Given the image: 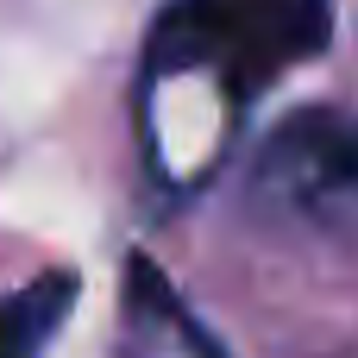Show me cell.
Here are the masks:
<instances>
[{
	"label": "cell",
	"mask_w": 358,
	"mask_h": 358,
	"mask_svg": "<svg viewBox=\"0 0 358 358\" xmlns=\"http://www.w3.org/2000/svg\"><path fill=\"white\" fill-rule=\"evenodd\" d=\"M327 38H334L327 0H170L145 31L138 120L170 113L182 94L195 101V120L151 182L170 195L201 189L227 164L252 101L289 69L315 63Z\"/></svg>",
	"instance_id": "cell-1"
},
{
	"label": "cell",
	"mask_w": 358,
	"mask_h": 358,
	"mask_svg": "<svg viewBox=\"0 0 358 358\" xmlns=\"http://www.w3.org/2000/svg\"><path fill=\"white\" fill-rule=\"evenodd\" d=\"M258 195L327 227L358 214V120L327 107L283 120L258 157Z\"/></svg>",
	"instance_id": "cell-2"
},
{
	"label": "cell",
	"mask_w": 358,
	"mask_h": 358,
	"mask_svg": "<svg viewBox=\"0 0 358 358\" xmlns=\"http://www.w3.org/2000/svg\"><path fill=\"white\" fill-rule=\"evenodd\" d=\"M120 358H227V346L182 308L170 277L132 252L120 283Z\"/></svg>",
	"instance_id": "cell-3"
},
{
	"label": "cell",
	"mask_w": 358,
	"mask_h": 358,
	"mask_svg": "<svg viewBox=\"0 0 358 358\" xmlns=\"http://www.w3.org/2000/svg\"><path fill=\"white\" fill-rule=\"evenodd\" d=\"M69 308H76V271H50L0 296V358H44L50 340L63 334Z\"/></svg>",
	"instance_id": "cell-4"
}]
</instances>
